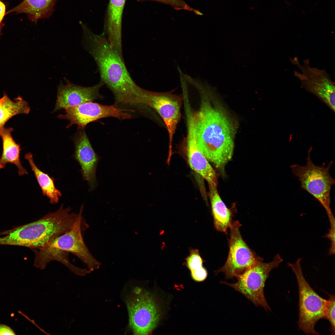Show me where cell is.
I'll return each mask as SVG.
<instances>
[{"mask_svg": "<svg viewBox=\"0 0 335 335\" xmlns=\"http://www.w3.org/2000/svg\"><path fill=\"white\" fill-rule=\"evenodd\" d=\"M83 45L96 63L101 79L113 93L117 103L141 104L145 90L131 78L123 59L113 49L104 33L96 34L82 25Z\"/></svg>", "mask_w": 335, "mask_h": 335, "instance_id": "cell-1", "label": "cell"}, {"mask_svg": "<svg viewBox=\"0 0 335 335\" xmlns=\"http://www.w3.org/2000/svg\"><path fill=\"white\" fill-rule=\"evenodd\" d=\"M202 94L200 109L194 112L198 145L208 161L222 168L232 158L236 127L224 110Z\"/></svg>", "mask_w": 335, "mask_h": 335, "instance_id": "cell-2", "label": "cell"}, {"mask_svg": "<svg viewBox=\"0 0 335 335\" xmlns=\"http://www.w3.org/2000/svg\"><path fill=\"white\" fill-rule=\"evenodd\" d=\"M311 147L308 150L305 165L295 164L290 168L293 174L300 183L301 188L312 196L323 207L328 213L332 211L330 193L335 180L331 176L329 170L333 164L330 162L326 166L323 163L319 166L315 165L311 159Z\"/></svg>", "mask_w": 335, "mask_h": 335, "instance_id": "cell-3", "label": "cell"}, {"mask_svg": "<svg viewBox=\"0 0 335 335\" xmlns=\"http://www.w3.org/2000/svg\"><path fill=\"white\" fill-rule=\"evenodd\" d=\"M129 326L133 334L148 335L159 324L161 313L154 296L139 287L134 288L125 299Z\"/></svg>", "mask_w": 335, "mask_h": 335, "instance_id": "cell-4", "label": "cell"}, {"mask_svg": "<svg viewBox=\"0 0 335 335\" xmlns=\"http://www.w3.org/2000/svg\"><path fill=\"white\" fill-rule=\"evenodd\" d=\"M302 258L294 263H288L296 276L299 292V328L306 334H319L315 329L318 321L324 318L327 300L318 295L310 286L303 275Z\"/></svg>", "mask_w": 335, "mask_h": 335, "instance_id": "cell-5", "label": "cell"}, {"mask_svg": "<svg viewBox=\"0 0 335 335\" xmlns=\"http://www.w3.org/2000/svg\"><path fill=\"white\" fill-rule=\"evenodd\" d=\"M283 261L279 254H276L273 260L268 263L264 262L262 259L237 278L236 283L221 282L242 293L255 306H261L266 310L270 311L271 309L264 294L265 283L270 272L277 268Z\"/></svg>", "mask_w": 335, "mask_h": 335, "instance_id": "cell-6", "label": "cell"}, {"mask_svg": "<svg viewBox=\"0 0 335 335\" xmlns=\"http://www.w3.org/2000/svg\"><path fill=\"white\" fill-rule=\"evenodd\" d=\"M241 226L239 221H232L229 228L227 259L224 265L215 272L216 274L223 272L226 279L238 278L262 259L256 255L243 239L239 230Z\"/></svg>", "mask_w": 335, "mask_h": 335, "instance_id": "cell-7", "label": "cell"}, {"mask_svg": "<svg viewBox=\"0 0 335 335\" xmlns=\"http://www.w3.org/2000/svg\"><path fill=\"white\" fill-rule=\"evenodd\" d=\"M290 60L300 71L295 70L293 73L300 80L301 87L315 95L334 112L335 84L329 75L324 69L311 67L308 59L303 60V65L297 57L290 58Z\"/></svg>", "mask_w": 335, "mask_h": 335, "instance_id": "cell-8", "label": "cell"}, {"mask_svg": "<svg viewBox=\"0 0 335 335\" xmlns=\"http://www.w3.org/2000/svg\"><path fill=\"white\" fill-rule=\"evenodd\" d=\"M172 92H156L146 90L142 104L152 108L162 118L168 135L169 150L172 152L173 136L181 118L183 96Z\"/></svg>", "mask_w": 335, "mask_h": 335, "instance_id": "cell-9", "label": "cell"}, {"mask_svg": "<svg viewBox=\"0 0 335 335\" xmlns=\"http://www.w3.org/2000/svg\"><path fill=\"white\" fill-rule=\"evenodd\" d=\"M83 207L82 205L73 227L46 246L73 254L87 266L90 273L99 268L100 263L91 254L83 239L82 232L88 226L83 216Z\"/></svg>", "mask_w": 335, "mask_h": 335, "instance_id": "cell-10", "label": "cell"}, {"mask_svg": "<svg viewBox=\"0 0 335 335\" xmlns=\"http://www.w3.org/2000/svg\"><path fill=\"white\" fill-rule=\"evenodd\" d=\"M64 109V114L59 115L58 118L69 121L67 128L76 124L78 129L80 130L84 129L89 123L101 118L113 117L125 119L128 116L127 109L119 108L114 105H103L92 102Z\"/></svg>", "mask_w": 335, "mask_h": 335, "instance_id": "cell-11", "label": "cell"}, {"mask_svg": "<svg viewBox=\"0 0 335 335\" xmlns=\"http://www.w3.org/2000/svg\"><path fill=\"white\" fill-rule=\"evenodd\" d=\"M187 123V155L191 168L204 179L209 185L217 186L218 174L200 150L197 143L194 113H186Z\"/></svg>", "mask_w": 335, "mask_h": 335, "instance_id": "cell-12", "label": "cell"}, {"mask_svg": "<svg viewBox=\"0 0 335 335\" xmlns=\"http://www.w3.org/2000/svg\"><path fill=\"white\" fill-rule=\"evenodd\" d=\"M64 79L65 83L60 82L58 87L57 100L53 112L92 102L102 97L99 90L104 84L100 80L94 86L84 87L73 84Z\"/></svg>", "mask_w": 335, "mask_h": 335, "instance_id": "cell-13", "label": "cell"}, {"mask_svg": "<svg viewBox=\"0 0 335 335\" xmlns=\"http://www.w3.org/2000/svg\"><path fill=\"white\" fill-rule=\"evenodd\" d=\"M74 156L81 168L83 179L93 190L97 185L96 172L99 157L94 150L84 130H81L74 139Z\"/></svg>", "mask_w": 335, "mask_h": 335, "instance_id": "cell-14", "label": "cell"}, {"mask_svg": "<svg viewBox=\"0 0 335 335\" xmlns=\"http://www.w3.org/2000/svg\"><path fill=\"white\" fill-rule=\"evenodd\" d=\"M125 0H110L105 27L110 45L122 59V16Z\"/></svg>", "mask_w": 335, "mask_h": 335, "instance_id": "cell-15", "label": "cell"}, {"mask_svg": "<svg viewBox=\"0 0 335 335\" xmlns=\"http://www.w3.org/2000/svg\"><path fill=\"white\" fill-rule=\"evenodd\" d=\"M11 127H4L0 131V137L2 141V151L0 158V169L4 168L7 164H14L18 169L19 176L28 174L26 170L21 164L20 160V145L12 138Z\"/></svg>", "mask_w": 335, "mask_h": 335, "instance_id": "cell-16", "label": "cell"}, {"mask_svg": "<svg viewBox=\"0 0 335 335\" xmlns=\"http://www.w3.org/2000/svg\"><path fill=\"white\" fill-rule=\"evenodd\" d=\"M34 251V266L37 268L43 269L49 262L56 261L64 265L71 272L78 275L84 276L89 273L88 270L78 267L72 264L68 259L67 252L47 246L40 249H35Z\"/></svg>", "mask_w": 335, "mask_h": 335, "instance_id": "cell-17", "label": "cell"}, {"mask_svg": "<svg viewBox=\"0 0 335 335\" xmlns=\"http://www.w3.org/2000/svg\"><path fill=\"white\" fill-rule=\"evenodd\" d=\"M56 0H24L6 13H25L29 19L36 22L49 17L51 14Z\"/></svg>", "mask_w": 335, "mask_h": 335, "instance_id": "cell-18", "label": "cell"}, {"mask_svg": "<svg viewBox=\"0 0 335 335\" xmlns=\"http://www.w3.org/2000/svg\"><path fill=\"white\" fill-rule=\"evenodd\" d=\"M209 194L214 226L218 231L226 233L232 222L231 212L221 199L217 186L209 184Z\"/></svg>", "mask_w": 335, "mask_h": 335, "instance_id": "cell-19", "label": "cell"}, {"mask_svg": "<svg viewBox=\"0 0 335 335\" xmlns=\"http://www.w3.org/2000/svg\"><path fill=\"white\" fill-rule=\"evenodd\" d=\"M28 162L41 189L42 194L49 199L51 204L57 203L62 196L60 191L56 187L53 178L40 169L34 162L32 154L28 153L25 156Z\"/></svg>", "mask_w": 335, "mask_h": 335, "instance_id": "cell-20", "label": "cell"}, {"mask_svg": "<svg viewBox=\"0 0 335 335\" xmlns=\"http://www.w3.org/2000/svg\"><path fill=\"white\" fill-rule=\"evenodd\" d=\"M30 110L27 102L21 97L18 96L12 100L4 94L0 99V131L12 117L18 114H27Z\"/></svg>", "mask_w": 335, "mask_h": 335, "instance_id": "cell-21", "label": "cell"}, {"mask_svg": "<svg viewBox=\"0 0 335 335\" xmlns=\"http://www.w3.org/2000/svg\"><path fill=\"white\" fill-rule=\"evenodd\" d=\"M324 319L330 323V331L332 334H335V296L329 295V298L327 300Z\"/></svg>", "mask_w": 335, "mask_h": 335, "instance_id": "cell-22", "label": "cell"}, {"mask_svg": "<svg viewBox=\"0 0 335 335\" xmlns=\"http://www.w3.org/2000/svg\"><path fill=\"white\" fill-rule=\"evenodd\" d=\"M203 262L199 250L197 249L191 250L186 260V265L188 269L190 271L198 269L203 267Z\"/></svg>", "mask_w": 335, "mask_h": 335, "instance_id": "cell-23", "label": "cell"}, {"mask_svg": "<svg viewBox=\"0 0 335 335\" xmlns=\"http://www.w3.org/2000/svg\"><path fill=\"white\" fill-rule=\"evenodd\" d=\"M330 224L328 232L324 237L328 239L331 241V246L328 251V254L333 255L335 251V220L332 212L327 213Z\"/></svg>", "mask_w": 335, "mask_h": 335, "instance_id": "cell-24", "label": "cell"}, {"mask_svg": "<svg viewBox=\"0 0 335 335\" xmlns=\"http://www.w3.org/2000/svg\"><path fill=\"white\" fill-rule=\"evenodd\" d=\"M191 275L194 280L197 282H202L206 278L208 273L206 269L202 267L198 269L191 270Z\"/></svg>", "mask_w": 335, "mask_h": 335, "instance_id": "cell-25", "label": "cell"}, {"mask_svg": "<svg viewBox=\"0 0 335 335\" xmlns=\"http://www.w3.org/2000/svg\"><path fill=\"white\" fill-rule=\"evenodd\" d=\"M16 334L14 331L8 326L0 324V335H12Z\"/></svg>", "mask_w": 335, "mask_h": 335, "instance_id": "cell-26", "label": "cell"}, {"mask_svg": "<svg viewBox=\"0 0 335 335\" xmlns=\"http://www.w3.org/2000/svg\"><path fill=\"white\" fill-rule=\"evenodd\" d=\"M6 7L5 4L0 0V25L5 15Z\"/></svg>", "mask_w": 335, "mask_h": 335, "instance_id": "cell-27", "label": "cell"}, {"mask_svg": "<svg viewBox=\"0 0 335 335\" xmlns=\"http://www.w3.org/2000/svg\"></svg>", "mask_w": 335, "mask_h": 335, "instance_id": "cell-28", "label": "cell"}]
</instances>
